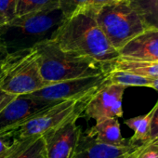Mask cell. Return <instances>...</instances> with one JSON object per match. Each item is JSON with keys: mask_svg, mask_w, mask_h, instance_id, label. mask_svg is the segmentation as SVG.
Here are the masks:
<instances>
[{"mask_svg": "<svg viewBox=\"0 0 158 158\" xmlns=\"http://www.w3.org/2000/svg\"><path fill=\"white\" fill-rule=\"evenodd\" d=\"M96 12L85 10L65 21L54 41L60 49L109 64L120 55L96 23Z\"/></svg>", "mask_w": 158, "mask_h": 158, "instance_id": "6da1fadb", "label": "cell"}, {"mask_svg": "<svg viewBox=\"0 0 158 158\" xmlns=\"http://www.w3.org/2000/svg\"><path fill=\"white\" fill-rule=\"evenodd\" d=\"M154 113L151 121V130H150V139L149 142H152L158 139V101L154 104ZM148 142V143H149Z\"/></svg>", "mask_w": 158, "mask_h": 158, "instance_id": "cb8c5ba5", "label": "cell"}, {"mask_svg": "<svg viewBox=\"0 0 158 158\" xmlns=\"http://www.w3.org/2000/svg\"><path fill=\"white\" fill-rule=\"evenodd\" d=\"M107 81L112 84L127 87H146L151 88L152 79L143 77L129 72L120 70H111L107 75Z\"/></svg>", "mask_w": 158, "mask_h": 158, "instance_id": "ac0fdd59", "label": "cell"}, {"mask_svg": "<svg viewBox=\"0 0 158 158\" xmlns=\"http://www.w3.org/2000/svg\"><path fill=\"white\" fill-rule=\"evenodd\" d=\"M110 69L126 71L152 79L158 77V62L154 61L119 56L116 60L110 63Z\"/></svg>", "mask_w": 158, "mask_h": 158, "instance_id": "5bb4252c", "label": "cell"}, {"mask_svg": "<svg viewBox=\"0 0 158 158\" xmlns=\"http://www.w3.org/2000/svg\"><path fill=\"white\" fill-rule=\"evenodd\" d=\"M126 89L124 86L107 81L90 98L83 115L96 122L107 118L122 117V102Z\"/></svg>", "mask_w": 158, "mask_h": 158, "instance_id": "9c48e42d", "label": "cell"}, {"mask_svg": "<svg viewBox=\"0 0 158 158\" xmlns=\"http://www.w3.org/2000/svg\"><path fill=\"white\" fill-rule=\"evenodd\" d=\"M58 8V0H16V17Z\"/></svg>", "mask_w": 158, "mask_h": 158, "instance_id": "d6986e66", "label": "cell"}, {"mask_svg": "<svg viewBox=\"0 0 158 158\" xmlns=\"http://www.w3.org/2000/svg\"><path fill=\"white\" fill-rule=\"evenodd\" d=\"M86 135L93 138L97 142L110 146H126L129 144L121 135L120 124L117 118H107L96 122V124L86 130Z\"/></svg>", "mask_w": 158, "mask_h": 158, "instance_id": "4fadbf2b", "label": "cell"}, {"mask_svg": "<svg viewBox=\"0 0 158 158\" xmlns=\"http://www.w3.org/2000/svg\"><path fill=\"white\" fill-rule=\"evenodd\" d=\"M140 18L145 30H158V0H126Z\"/></svg>", "mask_w": 158, "mask_h": 158, "instance_id": "9a60e30c", "label": "cell"}, {"mask_svg": "<svg viewBox=\"0 0 158 158\" xmlns=\"http://www.w3.org/2000/svg\"><path fill=\"white\" fill-rule=\"evenodd\" d=\"M108 73L75 78L72 80L48 85L30 95L39 99L54 102L81 101L92 97L94 93L107 82Z\"/></svg>", "mask_w": 158, "mask_h": 158, "instance_id": "52a82bcc", "label": "cell"}, {"mask_svg": "<svg viewBox=\"0 0 158 158\" xmlns=\"http://www.w3.org/2000/svg\"><path fill=\"white\" fill-rule=\"evenodd\" d=\"M88 0H58L59 8L65 19H71L86 10Z\"/></svg>", "mask_w": 158, "mask_h": 158, "instance_id": "44dd1931", "label": "cell"}, {"mask_svg": "<svg viewBox=\"0 0 158 158\" xmlns=\"http://www.w3.org/2000/svg\"><path fill=\"white\" fill-rule=\"evenodd\" d=\"M22 139L17 129L0 133V158H8Z\"/></svg>", "mask_w": 158, "mask_h": 158, "instance_id": "ffe728a7", "label": "cell"}, {"mask_svg": "<svg viewBox=\"0 0 158 158\" xmlns=\"http://www.w3.org/2000/svg\"><path fill=\"white\" fill-rule=\"evenodd\" d=\"M8 158H47L42 137L23 139Z\"/></svg>", "mask_w": 158, "mask_h": 158, "instance_id": "e0dca14e", "label": "cell"}, {"mask_svg": "<svg viewBox=\"0 0 158 158\" xmlns=\"http://www.w3.org/2000/svg\"><path fill=\"white\" fill-rule=\"evenodd\" d=\"M136 158H158V145L152 142L142 144Z\"/></svg>", "mask_w": 158, "mask_h": 158, "instance_id": "603a6c76", "label": "cell"}, {"mask_svg": "<svg viewBox=\"0 0 158 158\" xmlns=\"http://www.w3.org/2000/svg\"><path fill=\"white\" fill-rule=\"evenodd\" d=\"M0 13L7 23L16 18V0H0Z\"/></svg>", "mask_w": 158, "mask_h": 158, "instance_id": "7402d4cb", "label": "cell"}, {"mask_svg": "<svg viewBox=\"0 0 158 158\" xmlns=\"http://www.w3.org/2000/svg\"><path fill=\"white\" fill-rule=\"evenodd\" d=\"M77 119L73 118L42 136L47 158H73L83 134Z\"/></svg>", "mask_w": 158, "mask_h": 158, "instance_id": "30bf717a", "label": "cell"}, {"mask_svg": "<svg viewBox=\"0 0 158 158\" xmlns=\"http://www.w3.org/2000/svg\"><path fill=\"white\" fill-rule=\"evenodd\" d=\"M14 98L15 96L10 95L0 89V111H1L7 104H9Z\"/></svg>", "mask_w": 158, "mask_h": 158, "instance_id": "484cf974", "label": "cell"}, {"mask_svg": "<svg viewBox=\"0 0 158 158\" xmlns=\"http://www.w3.org/2000/svg\"><path fill=\"white\" fill-rule=\"evenodd\" d=\"M45 87L35 48L10 53L5 63L0 89L12 96H20L33 94Z\"/></svg>", "mask_w": 158, "mask_h": 158, "instance_id": "5b68a950", "label": "cell"}, {"mask_svg": "<svg viewBox=\"0 0 158 158\" xmlns=\"http://www.w3.org/2000/svg\"><path fill=\"white\" fill-rule=\"evenodd\" d=\"M141 145L129 143L126 146H110L99 143L84 133L73 158H136Z\"/></svg>", "mask_w": 158, "mask_h": 158, "instance_id": "8fae6325", "label": "cell"}, {"mask_svg": "<svg viewBox=\"0 0 158 158\" xmlns=\"http://www.w3.org/2000/svg\"><path fill=\"white\" fill-rule=\"evenodd\" d=\"M62 102L47 101L30 94L15 98L0 111V133L18 129L44 111Z\"/></svg>", "mask_w": 158, "mask_h": 158, "instance_id": "ba28073f", "label": "cell"}, {"mask_svg": "<svg viewBox=\"0 0 158 158\" xmlns=\"http://www.w3.org/2000/svg\"><path fill=\"white\" fill-rule=\"evenodd\" d=\"M66 19L60 8L14 18L0 26V40L10 53L53 40Z\"/></svg>", "mask_w": 158, "mask_h": 158, "instance_id": "3957f363", "label": "cell"}, {"mask_svg": "<svg viewBox=\"0 0 158 158\" xmlns=\"http://www.w3.org/2000/svg\"><path fill=\"white\" fill-rule=\"evenodd\" d=\"M140 149H141V148H140ZM136 156H137V155H136Z\"/></svg>", "mask_w": 158, "mask_h": 158, "instance_id": "1f68e13d", "label": "cell"}, {"mask_svg": "<svg viewBox=\"0 0 158 158\" xmlns=\"http://www.w3.org/2000/svg\"><path fill=\"white\" fill-rule=\"evenodd\" d=\"M96 23L112 46L119 50L145 31L137 12L126 0H115L96 12Z\"/></svg>", "mask_w": 158, "mask_h": 158, "instance_id": "277c9868", "label": "cell"}, {"mask_svg": "<svg viewBox=\"0 0 158 158\" xmlns=\"http://www.w3.org/2000/svg\"><path fill=\"white\" fill-rule=\"evenodd\" d=\"M149 143H151V142H149ZM152 143H154V144H156V145H158V139H156L155 140H153V141H152Z\"/></svg>", "mask_w": 158, "mask_h": 158, "instance_id": "4dcf8cb0", "label": "cell"}, {"mask_svg": "<svg viewBox=\"0 0 158 158\" xmlns=\"http://www.w3.org/2000/svg\"><path fill=\"white\" fill-rule=\"evenodd\" d=\"M115 0H88L86 10H90L97 12L102 7L114 2Z\"/></svg>", "mask_w": 158, "mask_h": 158, "instance_id": "d4e9b609", "label": "cell"}, {"mask_svg": "<svg viewBox=\"0 0 158 158\" xmlns=\"http://www.w3.org/2000/svg\"><path fill=\"white\" fill-rule=\"evenodd\" d=\"M154 109L155 107L153 106L152 109L146 114L139 115L125 120V124L134 131V135L128 139L129 143L139 144L138 142H141V144H145L149 142L151 121L154 113Z\"/></svg>", "mask_w": 158, "mask_h": 158, "instance_id": "2e32d148", "label": "cell"}, {"mask_svg": "<svg viewBox=\"0 0 158 158\" xmlns=\"http://www.w3.org/2000/svg\"><path fill=\"white\" fill-rule=\"evenodd\" d=\"M151 89H153L154 90L158 91V77L152 79V84H151Z\"/></svg>", "mask_w": 158, "mask_h": 158, "instance_id": "83f0119b", "label": "cell"}, {"mask_svg": "<svg viewBox=\"0 0 158 158\" xmlns=\"http://www.w3.org/2000/svg\"><path fill=\"white\" fill-rule=\"evenodd\" d=\"M4 75H5V64L0 66V84H1V81H2Z\"/></svg>", "mask_w": 158, "mask_h": 158, "instance_id": "f1b7e54d", "label": "cell"}, {"mask_svg": "<svg viewBox=\"0 0 158 158\" xmlns=\"http://www.w3.org/2000/svg\"><path fill=\"white\" fill-rule=\"evenodd\" d=\"M91 97L81 101H66L44 111L17 130L21 139L42 137L48 131L54 129L73 118L83 115L85 108Z\"/></svg>", "mask_w": 158, "mask_h": 158, "instance_id": "8992f818", "label": "cell"}, {"mask_svg": "<svg viewBox=\"0 0 158 158\" xmlns=\"http://www.w3.org/2000/svg\"><path fill=\"white\" fill-rule=\"evenodd\" d=\"M10 55V53L9 52V50L7 49V48L5 47L3 42L0 40V66H2L3 64L6 63Z\"/></svg>", "mask_w": 158, "mask_h": 158, "instance_id": "4316f807", "label": "cell"}, {"mask_svg": "<svg viewBox=\"0 0 158 158\" xmlns=\"http://www.w3.org/2000/svg\"><path fill=\"white\" fill-rule=\"evenodd\" d=\"M7 23V21H6V19L4 18V16L0 13V26L1 25H3V24H5Z\"/></svg>", "mask_w": 158, "mask_h": 158, "instance_id": "f546056e", "label": "cell"}, {"mask_svg": "<svg viewBox=\"0 0 158 158\" xmlns=\"http://www.w3.org/2000/svg\"><path fill=\"white\" fill-rule=\"evenodd\" d=\"M40 73L46 87L48 85L108 73L110 63L99 62L88 57L67 52L60 48L54 40L35 47Z\"/></svg>", "mask_w": 158, "mask_h": 158, "instance_id": "7a4b0ae2", "label": "cell"}, {"mask_svg": "<svg viewBox=\"0 0 158 158\" xmlns=\"http://www.w3.org/2000/svg\"><path fill=\"white\" fill-rule=\"evenodd\" d=\"M119 55L158 62V30H145L124 46Z\"/></svg>", "mask_w": 158, "mask_h": 158, "instance_id": "7c38bea8", "label": "cell"}]
</instances>
